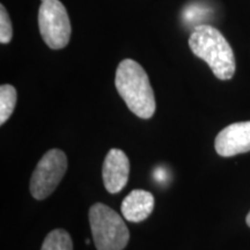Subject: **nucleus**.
I'll return each instance as SVG.
<instances>
[{
  "mask_svg": "<svg viewBox=\"0 0 250 250\" xmlns=\"http://www.w3.org/2000/svg\"><path fill=\"white\" fill-rule=\"evenodd\" d=\"M17 104V89L12 85L0 87V124H5Z\"/></svg>",
  "mask_w": 250,
  "mask_h": 250,
  "instance_id": "9",
  "label": "nucleus"
},
{
  "mask_svg": "<svg viewBox=\"0 0 250 250\" xmlns=\"http://www.w3.org/2000/svg\"><path fill=\"white\" fill-rule=\"evenodd\" d=\"M130 174V161L118 148H111L105 156L102 168L104 188L108 192L117 193L126 186Z\"/></svg>",
  "mask_w": 250,
  "mask_h": 250,
  "instance_id": "7",
  "label": "nucleus"
},
{
  "mask_svg": "<svg viewBox=\"0 0 250 250\" xmlns=\"http://www.w3.org/2000/svg\"><path fill=\"white\" fill-rule=\"evenodd\" d=\"M67 169L64 152L52 148L42 156L30 180V192L34 198L42 201L49 197L61 182Z\"/></svg>",
  "mask_w": 250,
  "mask_h": 250,
  "instance_id": "5",
  "label": "nucleus"
},
{
  "mask_svg": "<svg viewBox=\"0 0 250 250\" xmlns=\"http://www.w3.org/2000/svg\"><path fill=\"white\" fill-rule=\"evenodd\" d=\"M189 46L193 55L206 62L220 80H229L236 68L232 46L217 28L201 24L190 35Z\"/></svg>",
  "mask_w": 250,
  "mask_h": 250,
  "instance_id": "2",
  "label": "nucleus"
},
{
  "mask_svg": "<svg viewBox=\"0 0 250 250\" xmlns=\"http://www.w3.org/2000/svg\"><path fill=\"white\" fill-rule=\"evenodd\" d=\"M39 27L41 36L50 49H62L70 42V18L59 0H41Z\"/></svg>",
  "mask_w": 250,
  "mask_h": 250,
  "instance_id": "4",
  "label": "nucleus"
},
{
  "mask_svg": "<svg viewBox=\"0 0 250 250\" xmlns=\"http://www.w3.org/2000/svg\"><path fill=\"white\" fill-rule=\"evenodd\" d=\"M13 37V27L4 5H0V43L7 44Z\"/></svg>",
  "mask_w": 250,
  "mask_h": 250,
  "instance_id": "11",
  "label": "nucleus"
},
{
  "mask_svg": "<svg viewBox=\"0 0 250 250\" xmlns=\"http://www.w3.org/2000/svg\"><path fill=\"white\" fill-rule=\"evenodd\" d=\"M154 208V197L146 190H133L122 203V214L130 223L145 220Z\"/></svg>",
  "mask_w": 250,
  "mask_h": 250,
  "instance_id": "8",
  "label": "nucleus"
},
{
  "mask_svg": "<svg viewBox=\"0 0 250 250\" xmlns=\"http://www.w3.org/2000/svg\"><path fill=\"white\" fill-rule=\"evenodd\" d=\"M115 86L136 116L148 120L155 112L154 92L146 71L132 59H124L116 70Z\"/></svg>",
  "mask_w": 250,
  "mask_h": 250,
  "instance_id": "1",
  "label": "nucleus"
},
{
  "mask_svg": "<svg viewBox=\"0 0 250 250\" xmlns=\"http://www.w3.org/2000/svg\"><path fill=\"white\" fill-rule=\"evenodd\" d=\"M215 151L220 156L229 158L250 151V121L228 125L218 133Z\"/></svg>",
  "mask_w": 250,
  "mask_h": 250,
  "instance_id": "6",
  "label": "nucleus"
},
{
  "mask_svg": "<svg viewBox=\"0 0 250 250\" xmlns=\"http://www.w3.org/2000/svg\"><path fill=\"white\" fill-rule=\"evenodd\" d=\"M89 223L98 250H123L130 239L124 220L109 206L96 203L89 210Z\"/></svg>",
  "mask_w": 250,
  "mask_h": 250,
  "instance_id": "3",
  "label": "nucleus"
},
{
  "mask_svg": "<svg viewBox=\"0 0 250 250\" xmlns=\"http://www.w3.org/2000/svg\"><path fill=\"white\" fill-rule=\"evenodd\" d=\"M41 250H73L70 234L65 229H54L46 235Z\"/></svg>",
  "mask_w": 250,
  "mask_h": 250,
  "instance_id": "10",
  "label": "nucleus"
},
{
  "mask_svg": "<svg viewBox=\"0 0 250 250\" xmlns=\"http://www.w3.org/2000/svg\"><path fill=\"white\" fill-rule=\"evenodd\" d=\"M85 242H86V245H89V240L88 239H86Z\"/></svg>",
  "mask_w": 250,
  "mask_h": 250,
  "instance_id": "13",
  "label": "nucleus"
},
{
  "mask_svg": "<svg viewBox=\"0 0 250 250\" xmlns=\"http://www.w3.org/2000/svg\"><path fill=\"white\" fill-rule=\"evenodd\" d=\"M246 221H247V225H248V226L250 227V212L248 213V215H247V219H246Z\"/></svg>",
  "mask_w": 250,
  "mask_h": 250,
  "instance_id": "12",
  "label": "nucleus"
}]
</instances>
